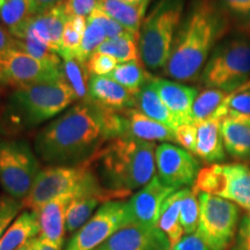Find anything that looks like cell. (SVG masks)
Returning <instances> with one entry per match:
<instances>
[{"label":"cell","mask_w":250,"mask_h":250,"mask_svg":"<svg viewBox=\"0 0 250 250\" xmlns=\"http://www.w3.org/2000/svg\"><path fill=\"white\" fill-rule=\"evenodd\" d=\"M123 110L81 101L55 117L36 134L34 149L48 166H80L109 140L123 137Z\"/></svg>","instance_id":"6da1fadb"},{"label":"cell","mask_w":250,"mask_h":250,"mask_svg":"<svg viewBox=\"0 0 250 250\" xmlns=\"http://www.w3.org/2000/svg\"><path fill=\"white\" fill-rule=\"evenodd\" d=\"M230 29V19L218 0H191L177 29L165 74L179 83L201 78L206 62Z\"/></svg>","instance_id":"7a4b0ae2"},{"label":"cell","mask_w":250,"mask_h":250,"mask_svg":"<svg viewBox=\"0 0 250 250\" xmlns=\"http://www.w3.org/2000/svg\"><path fill=\"white\" fill-rule=\"evenodd\" d=\"M155 149L152 142L118 137L104 144L87 165L111 201H123L155 176Z\"/></svg>","instance_id":"3957f363"},{"label":"cell","mask_w":250,"mask_h":250,"mask_svg":"<svg viewBox=\"0 0 250 250\" xmlns=\"http://www.w3.org/2000/svg\"><path fill=\"white\" fill-rule=\"evenodd\" d=\"M77 100L64 77L14 88L0 114V133L14 137L28 132L54 120Z\"/></svg>","instance_id":"277c9868"},{"label":"cell","mask_w":250,"mask_h":250,"mask_svg":"<svg viewBox=\"0 0 250 250\" xmlns=\"http://www.w3.org/2000/svg\"><path fill=\"white\" fill-rule=\"evenodd\" d=\"M186 0H160L144 20L138 36L140 59L149 70L167 65L183 19Z\"/></svg>","instance_id":"5b68a950"},{"label":"cell","mask_w":250,"mask_h":250,"mask_svg":"<svg viewBox=\"0 0 250 250\" xmlns=\"http://www.w3.org/2000/svg\"><path fill=\"white\" fill-rule=\"evenodd\" d=\"M202 83L206 88L232 93L250 81V37L242 35L215 46L203 68Z\"/></svg>","instance_id":"8992f818"},{"label":"cell","mask_w":250,"mask_h":250,"mask_svg":"<svg viewBox=\"0 0 250 250\" xmlns=\"http://www.w3.org/2000/svg\"><path fill=\"white\" fill-rule=\"evenodd\" d=\"M41 171L35 149L24 139H0V186L5 193L22 202Z\"/></svg>","instance_id":"52a82bcc"},{"label":"cell","mask_w":250,"mask_h":250,"mask_svg":"<svg viewBox=\"0 0 250 250\" xmlns=\"http://www.w3.org/2000/svg\"><path fill=\"white\" fill-rule=\"evenodd\" d=\"M192 188L227 199L250 215V168L246 165L213 164L202 168Z\"/></svg>","instance_id":"ba28073f"},{"label":"cell","mask_w":250,"mask_h":250,"mask_svg":"<svg viewBox=\"0 0 250 250\" xmlns=\"http://www.w3.org/2000/svg\"><path fill=\"white\" fill-rule=\"evenodd\" d=\"M199 224L197 234L210 250H227L235 236L239 208L221 197L199 192Z\"/></svg>","instance_id":"9c48e42d"},{"label":"cell","mask_w":250,"mask_h":250,"mask_svg":"<svg viewBox=\"0 0 250 250\" xmlns=\"http://www.w3.org/2000/svg\"><path fill=\"white\" fill-rule=\"evenodd\" d=\"M88 174L87 162L80 166H48L41 169L30 192L22 201L26 210L36 211L45 203L68 192H76Z\"/></svg>","instance_id":"30bf717a"},{"label":"cell","mask_w":250,"mask_h":250,"mask_svg":"<svg viewBox=\"0 0 250 250\" xmlns=\"http://www.w3.org/2000/svg\"><path fill=\"white\" fill-rule=\"evenodd\" d=\"M130 224L126 202L103 203L87 223L72 236L65 250H94Z\"/></svg>","instance_id":"8fae6325"},{"label":"cell","mask_w":250,"mask_h":250,"mask_svg":"<svg viewBox=\"0 0 250 250\" xmlns=\"http://www.w3.org/2000/svg\"><path fill=\"white\" fill-rule=\"evenodd\" d=\"M62 64H50L31 57L20 50L0 56V85L13 88L62 78Z\"/></svg>","instance_id":"7c38bea8"},{"label":"cell","mask_w":250,"mask_h":250,"mask_svg":"<svg viewBox=\"0 0 250 250\" xmlns=\"http://www.w3.org/2000/svg\"><path fill=\"white\" fill-rule=\"evenodd\" d=\"M155 164L161 182L175 190L195 183L201 170L198 160L191 153L170 143L156 146Z\"/></svg>","instance_id":"4fadbf2b"},{"label":"cell","mask_w":250,"mask_h":250,"mask_svg":"<svg viewBox=\"0 0 250 250\" xmlns=\"http://www.w3.org/2000/svg\"><path fill=\"white\" fill-rule=\"evenodd\" d=\"M174 191L176 190L165 186L158 176L153 177L126 202L130 224L147 228L158 227L164 203Z\"/></svg>","instance_id":"5bb4252c"},{"label":"cell","mask_w":250,"mask_h":250,"mask_svg":"<svg viewBox=\"0 0 250 250\" xmlns=\"http://www.w3.org/2000/svg\"><path fill=\"white\" fill-rule=\"evenodd\" d=\"M167 236L156 228L129 224L96 250H170Z\"/></svg>","instance_id":"9a60e30c"},{"label":"cell","mask_w":250,"mask_h":250,"mask_svg":"<svg viewBox=\"0 0 250 250\" xmlns=\"http://www.w3.org/2000/svg\"><path fill=\"white\" fill-rule=\"evenodd\" d=\"M71 20L65 9L64 2L55 7L34 15L24 28L22 37H35L40 42L44 43L59 56L62 51V37L64 28Z\"/></svg>","instance_id":"2e32d148"},{"label":"cell","mask_w":250,"mask_h":250,"mask_svg":"<svg viewBox=\"0 0 250 250\" xmlns=\"http://www.w3.org/2000/svg\"><path fill=\"white\" fill-rule=\"evenodd\" d=\"M76 196V192L64 193L34 211L39 217V237L51 245L62 248L66 235L67 211Z\"/></svg>","instance_id":"e0dca14e"},{"label":"cell","mask_w":250,"mask_h":250,"mask_svg":"<svg viewBox=\"0 0 250 250\" xmlns=\"http://www.w3.org/2000/svg\"><path fill=\"white\" fill-rule=\"evenodd\" d=\"M151 85L179 125L192 123V104L199 94L197 88L155 77L151 80Z\"/></svg>","instance_id":"ac0fdd59"},{"label":"cell","mask_w":250,"mask_h":250,"mask_svg":"<svg viewBox=\"0 0 250 250\" xmlns=\"http://www.w3.org/2000/svg\"><path fill=\"white\" fill-rule=\"evenodd\" d=\"M89 101L110 110H126L136 107L134 95L109 77L90 76Z\"/></svg>","instance_id":"d6986e66"},{"label":"cell","mask_w":250,"mask_h":250,"mask_svg":"<svg viewBox=\"0 0 250 250\" xmlns=\"http://www.w3.org/2000/svg\"><path fill=\"white\" fill-rule=\"evenodd\" d=\"M123 137L152 143H176V132L174 130L145 116L138 109L132 108L123 110Z\"/></svg>","instance_id":"ffe728a7"},{"label":"cell","mask_w":250,"mask_h":250,"mask_svg":"<svg viewBox=\"0 0 250 250\" xmlns=\"http://www.w3.org/2000/svg\"><path fill=\"white\" fill-rule=\"evenodd\" d=\"M226 152L236 160L250 159V115H228L221 121Z\"/></svg>","instance_id":"44dd1931"},{"label":"cell","mask_w":250,"mask_h":250,"mask_svg":"<svg viewBox=\"0 0 250 250\" xmlns=\"http://www.w3.org/2000/svg\"><path fill=\"white\" fill-rule=\"evenodd\" d=\"M197 125L195 155L206 164H218L225 160V146L221 136V120L212 117Z\"/></svg>","instance_id":"7402d4cb"},{"label":"cell","mask_w":250,"mask_h":250,"mask_svg":"<svg viewBox=\"0 0 250 250\" xmlns=\"http://www.w3.org/2000/svg\"><path fill=\"white\" fill-rule=\"evenodd\" d=\"M147 6L148 4H129L122 0H100L96 9H100L117 21L125 29L139 36Z\"/></svg>","instance_id":"603a6c76"},{"label":"cell","mask_w":250,"mask_h":250,"mask_svg":"<svg viewBox=\"0 0 250 250\" xmlns=\"http://www.w3.org/2000/svg\"><path fill=\"white\" fill-rule=\"evenodd\" d=\"M39 234L40 224L36 212L31 210L21 212L2 236L0 250H17L28 240L39 236Z\"/></svg>","instance_id":"cb8c5ba5"},{"label":"cell","mask_w":250,"mask_h":250,"mask_svg":"<svg viewBox=\"0 0 250 250\" xmlns=\"http://www.w3.org/2000/svg\"><path fill=\"white\" fill-rule=\"evenodd\" d=\"M134 101H136L134 108L138 109L140 112H143L145 116L149 117L151 120L164 124L174 131H176L177 127L180 126L171 112L161 101L160 96L152 87L151 81L134 95Z\"/></svg>","instance_id":"d4e9b609"},{"label":"cell","mask_w":250,"mask_h":250,"mask_svg":"<svg viewBox=\"0 0 250 250\" xmlns=\"http://www.w3.org/2000/svg\"><path fill=\"white\" fill-rule=\"evenodd\" d=\"M36 15L33 0H4L0 8V21L17 40L22 37L23 30L31 18Z\"/></svg>","instance_id":"484cf974"},{"label":"cell","mask_w":250,"mask_h":250,"mask_svg":"<svg viewBox=\"0 0 250 250\" xmlns=\"http://www.w3.org/2000/svg\"><path fill=\"white\" fill-rule=\"evenodd\" d=\"M187 188L176 190L166 199L164 206L161 208L160 218H159L158 228L167 236L170 243V248L182 240L184 230L181 226L180 212H181V201H182L184 192Z\"/></svg>","instance_id":"4316f807"},{"label":"cell","mask_w":250,"mask_h":250,"mask_svg":"<svg viewBox=\"0 0 250 250\" xmlns=\"http://www.w3.org/2000/svg\"><path fill=\"white\" fill-rule=\"evenodd\" d=\"M107 77L111 78L112 80L123 86L132 95H136L144 86L147 85L154 78L146 71L142 59L121 62Z\"/></svg>","instance_id":"83f0119b"},{"label":"cell","mask_w":250,"mask_h":250,"mask_svg":"<svg viewBox=\"0 0 250 250\" xmlns=\"http://www.w3.org/2000/svg\"><path fill=\"white\" fill-rule=\"evenodd\" d=\"M100 204H103L102 199L94 196L76 197L72 202L66 215V234H76L81 227L93 217L94 211Z\"/></svg>","instance_id":"f1b7e54d"},{"label":"cell","mask_w":250,"mask_h":250,"mask_svg":"<svg viewBox=\"0 0 250 250\" xmlns=\"http://www.w3.org/2000/svg\"><path fill=\"white\" fill-rule=\"evenodd\" d=\"M137 41H138V36H136L134 34H126V35L115 37V39H107L95 52L111 56L120 64L131 61H138L140 59V55Z\"/></svg>","instance_id":"f546056e"},{"label":"cell","mask_w":250,"mask_h":250,"mask_svg":"<svg viewBox=\"0 0 250 250\" xmlns=\"http://www.w3.org/2000/svg\"><path fill=\"white\" fill-rule=\"evenodd\" d=\"M62 71L64 79L76 93L78 100L89 101L88 85L90 74L87 71L86 62H80L76 58L62 59Z\"/></svg>","instance_id":"4dcf8cb0"},{"label":"cell","mask_w":250,"mask_h":250,"mask_svg":"<svg viewBox=\"0 0 250 250\" xmlns=\"http://www.w3.org/2000/svg\"><path fill=\"white\" fill-rule=\"evenodd\" d=\"M227 95V92L215 88H206L202 93H199L192 104V123L198 124L201 122L214 117Z\"/></svg>","instance_id":"1f68e13d"},{"label":"cell","mask_w":250,"mask_h":250,"mask_svg":"<svg viewBox=\"0 0 250 250\" xmlns=\"http://www.w3.org/2000/svg\"><path fill=\"white\" fill-rule=\"evenodd\" d=\"M198 191L193 188H187L184 196L181 201L180 221L184 234H195L199 224V199Z\"/></svg>","instance_id":"d6a6232c"},{"label":"cell","mask_w":250,"mask_h":250,"mask_svg":"<svg viewBox=\"0 0 250 250\" xmlns=\"http://www.w3.org/2000/svg\"><path fill=\"white\" fill-rule=\"evenodd\" d=\"M105 40L107 37L102 27L92 19L87 18V28L74 58L80 62H86Z\"/></svg>","instance_id":"836d02e7"},{"label":"cell","mask_w":250,"mask_h":250,"mask_svg":"<svg viewBox=\"0 0 250 250\" xmlns=\"http://www.w3.org/2000/svg\"><path fill=\"white\" fill-rule=\"evenodd\" d=\"M228 115H250V85L236 92L228 93L214 118L223 121Z\"/></svg>","instance_id":"e575fe53"},{"label":"cell","mask_w":250,"mask_h":250,"mask_svg":"<svg viewBox=\"0 0 250 250\" xmlns=\"http://www.w3.org/2000/svg\"><path fill=\"white\" fill-rule=\"evenodd\" d=\"M17 50L26 52L31 57L39 59L41 62L50 64H62V59L44 43L40 42L35 37H26L24 40H17Z\"/></svg>","instance_id":"d590c367"},{"label":"cell","mask_w":250,"mask_h":250,"mask_svg":"<svg viewBox=\"0 0 250 250\" xmlns=\"http://www.w3.org/2000/svg\"><path fill=\"white\" fill-rule=\"evenodd\" d=\"M230 20L240 27H250V0H218Z\"/></svg>","instance_id":"8d00e7d4"},{"label":"cell","mask_w":250,"mask_h":250,"mask_svg":"<svg viewBox=\"0 0 250 250\" xmlns=\"http://www.w3.org/2000/svg\"><path fill=\"white\" fill-rule=\"evenodd\" d=\"M21 210H23L22 202L7 195L0 196V241Z\"/></svg>","instance_id":"74e56055"},{"label":"cell","mask_w":250,"mask_h":250,"mask_svg":"<svg viewBox=\"0 0 250 250\" xmlns=\"http://www.w3.org/2000/svg\"><path fill=\"white\" fill-rule=\"evenodd\" d=\"M118 64L120 62L111 56L101 54V52H94L86 62V67L90 76L105 77L109 76Z\"/></svg>","instance_id":"f35d334b"},{"label":"cell","mask_w":250,"mask_h":250,"mask_svg":"<svg viewBox=\"0 0 250 250\" xmlns=\"http://www.w3.org/2000/svg\"><path fill=\"white\" fill-rule=\"evenodd\" d=\"M88 18L92 19L95 22H98L102 27L107 39H115V37L126 35V34H132L131 31L125 29L123 26H121L114 19L100 11V9H95Z\"/></svg>","instance_id":"ab89813d"},{"label":"cell","mask_w":250,"mask_h":250,"mask_svg":"<svg viewBox=\"0 0 250 250\" xmlns=\"http://www.w3.org/2000/svg\"><path fill=\"white\" fill-rule=\"evenodd\" d=\"M100 0H65L64 6L70 18H88L98 8Z\"/></svg>","instance_id":"60d3db41"},{"label":"cell","mask_w":250,"mask_h":250,"mask_svg":"<svg viewBox=\"0 0 250 250\" xmlns=\"http://www.w3.org/2000/svg\"><path fill=\"white\" fill-rule=\"evenodd\" d=\"M175 132H176V144L182 146V148L195 154L197 143V125L193 123L180 125Z\"/></svg>","instance_id":"b9f144b4"},{"label":"cell","mask_w":250,"mask_h":250,"mask_svg":"<svg viewBox=\"0 0 250 250\" xmlns=\"http://www.w3.org/2000/svg\"><path fill=\"white\" fill-rule=\"evenodd\" d=\"M230 250H250V215L242 219L235 242Z\"/></svg>","instance_id":"7bdbcfd3"},{"label":"cell","mask_w":250,"mask_h":250,"mask_svg":"<svg viewBox=\"0 0 250 250\" xmlns=\"http://www.w3.org/2000/svg\"><path fill=\"white\" fill-rule=\"evenodd\" d=\"M175 247L179 250H210L197 233L182 237V240Z\"/></svg>","instance_id":"ee69618b"},{"label":"cell","mask_w":250,"mask_h":250,"mask_svg":"<svg viewBox=\"0 0 250 250\" xmlns=\"http://www.w3.org/2000/svg\"><path fill=\"white\" fill-rule=\"evenodd\" d=\"M15 49H17V39L12 36L4 26L0 24V56Z\"/></svg>","instance_id":"f6af8a7d"},{"label":"cell","mask_w":250,"mask_h":250,"mask_svg":"<svg viewBox=\"0 0 250 250\" xmlns=\"http://www.w3.org/2000/svg\"><path fill=\"white\" fill-rule=\"evenodd\" d=\"M64 1L65 0H33L36 14L48 11V9L55 7V6L62 4Z\"/></svg>","instance_id":"bcb514c9"},{"label":"cell","mask_w":250,"mask_h":250,"mask_svg":"<svg viewBox=\"0 0 250 250\" xmlns=\"http://www.w3.org/2000/svg\"><path fill=\"white\" fill-rule=\"evenodd\" d=\"M37 246H39V236L28 240L22 246L19 247L17 250H37Z\"/></svg>","instance_id":"7dc6e473"},{"label":"cell","mask_w":250,"mask_h":250,"mask_svg":"<svg viewBox=\"0 0 250 250\" xmlns=\"http://www.w3.org/2000/svg\"><path fill=\"white\" fill-rule=\"evenodd\" d=\"M62 248H59V247H56L51 243L44 241L41 237H39V246H37V250H62Z\"/></svg>","instance_id":"c3c4849f"},{"label":"cell","mask_w":250,"mask_h":250,"mask_svg":"<svg viewBox=\"0 0 250 250\" xmlns=\"http://www.w3.org/2000/svg\"><path fill=\"white\" fill-rule=\"evenodd\" d=\"M129 4H149V0H122Z\"/></svg>","instance_id":"681fc988"},{"label":"cell","mask_w":250,"mask_h":250,"mask_svg":"<svg viewBox=\"0 0 250 250\" xmlns=\"http://www.w3.org/2000/svg\"><path fill=\"white\" fill-rule=\"evenodd\" d=\"M2 4H4V0H0V8H1Z\"/></svg>","instance_id":"f907efd6"},{"label":"cell","mask_w":250,"mask_h":250,"mask_svg":"<svg viewBox=\"0 0 250 250\" xmlns=\"http://www.w3.org/2000/svg\"><path fill=\"white\" fill-rule=\"evenodd\" d=\"M170 250H179V249H177V248H176V247H174V248H171Z\"/></svg>","instance_id":"816d5d0a"},{"label":"cell","mask_w":250,"mask_h":250,"mask_svg":"<svg viewBox=\"0 0 250 250\" xmlns=\"http://www.w3.org/2000/svg\"><path fill=\"white\" fill-rule=\"evenodd\" d=\"M1 87H2V86H1V85H0V92H1Z\"/></svg>","instance_id":"f5cc1de1"},{"label":"cell","mask_w":250,"mask_h":250,"mask_svg":"<svg viewBox=\"0 0 250 250\" xmlns=\"http://www.w3.org/2000/svg\"><path fill=\"white\" fill-rule=\"evenodd\" d=\"M94 250H96V249H94Z\"/></svg>","instance_id":"db71d44e"}]
</instances>
